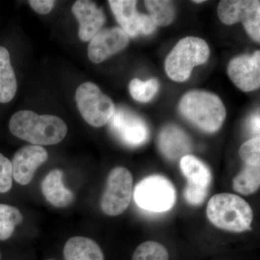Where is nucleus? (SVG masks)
<instances>
[{
  "label": "nucleus",
  "instance_id": "nucleus-1",
  "mask_svg": "<svg viewBox=\"0 0 260 260\" xmlns=\"http://www.w3.org/2000/svg\"><path fill=\"white\" fill-rule=\"evenodd\" d=\"M9 129L17 138L39 146L58 144L68 133V126L61 118L49 114L39 115L28 110L13 114Z\"/></svg>",
  "mask_w": 260,
  "mask_h": 260
},
{
  "label": "nucleus",
  "instance_id": "nucleus-2",
  "mask_svg": "<svg viewBox=\"0 0 260 260\" xmlns=\"http://www.w3.org/2000/svg\"><path fill=\"white\" fill-rule=\"evenodd\" d=\"M207 215L214 225L232 232L250 230L253 220L250 205L240 197L231 193L214 195L207 207Z\"/></svg>",
  "mask_w": 260,
  "mask_h": 260
},
{
  "label": "nucleus",
  "instance_id": "nucleus-3",
  "mask_svg": "<svg viewBox=\"0 0 260 260\" xmlns=\"http://www.w3.org/2000/svg\"><path fill=\"white\" fill-rule=\"evenodd\" d=\"M179 110L186 119L209 133L218 131L226 116L225 108L218 96L202 90L185 94L179 104Z\"/></svg>",
  "mask_w": 260,
  "mask_h": 260
},
{
  "label": "nucleus",
  "instance_id": "nucleus-4",
  "mask_svg": "<svg viewBox=\"0 0 260 260\" xmlns=\"http://www.w3.org/2000/svg\"><path fill=\"white\" fill-rule=\"evenodd\" d=\"M210 49L203 39L186 37L181 39L167 56L165 69L168 76L176 82H184L190 76L194 67L204 64Z\"/></svg>",
  "mask_w": 260,
  "mask_h": 260
},
{
  "label": "nucleus",
  "instance_id": "nucleus-5",
  "mask_svg": "<svg viewBox=\"0 0 260 260\" xmlns=\"http://www.w3.org/2000/svg\"><path fill=\"white\" fill-rule=\"evenodd\" d=\"M135 203L141 209L152 213L169 211L174 206L177 192L172 181L160 175L149 176L135 186Z\"/></svg>",
  "mask_w": 260,
  "mask_h": 260
},
{
  "label": "nucleus",
  "instance_id": "nucleus-6",
  "mask_svg": "<svg viewBox=\"0 0 260 260\" xmlns=\"http://www.w3.org/2000/svg\"><path fill=\"white\" fill-rule=\"evenodd\" d=\"M77 104L83 119L90 125L100 127L109 122L115 111L112 99L103 93L95 84H81L75 94Z\"/></svg>",
  "mask_w": 260,
  "mask_h": 260
},
{
  "label": "nucleus",
  "instance_id": "nucleus-7",
  "mask_svg": "<svg viewBox=\"0 0 260 260\" xmlns=\"http://www.w3.org/2000/svg\"><path fill=\"white\" fill-rule=\"evenodd\" d=\"M133 185V175L128 169L121 167L112 169L101 199L102 211L110 216L124 213L131 202Z\"/></svg>",
  "mask_w": 260,
  "mask_h": 260
},
{
  "label": "nucleus",
  "instance_id": "nucleus-8",
  "mask_svg": "<svg viewBox=\"0 0 260 260\" xmlns=\"http://www.w3.org/2000/svg\"><path fill=\"white\" fill-rule=\"evenodd\" d=\"M222 23L233 25L242 22L244 28L256 42L260 41V2L257 0H223L218 6Z\"/></svg>",
  "mask_w": 260,
  "mask_h": 260
},
{
  "label": "nucleus",
  "instance_id": "nucleus-9",
  "mask_svg": "<svg viewBox=\"0 0 260 260\" xmlns=\"http://www.w3.org/2000/svg\"><path fill=\"white\" fill-rule=\"evenodd\" d=\"M109 123L113 135L127 146H140L148 140L149 129L146 123L127 109H115Z\"/></svg>",
  "mask_w": 260,
  "mask_h": 260
},
{
  "label": "nucleus",
  "instance_id": "nucleus-10",
  "mask_svg": "<svg viewBox=\"0 0 260 260\" xmlns=\"http://www.w3.org/2000/svg\"><path fill=\"white\" fill-rule=\"evenodd\" d=\"M129 37L121 28L101 30L90 41L88 54L93 63L102 62L124 49L129 44Z\"/></svg>",
  "mask_w": 260,
  "mask_h": 260
},
{
  "label": "nucleus",
  "instance_id": "nucleus-11",
  "mask_svg": "<svg viewBox=\"0 0 260 260\" xmlns=\"http://www.w3.org/2000/svg\"><path fill=\"white\" fill-rule=\"evenodd\" d=\"M228 75L233 83L249 92L260 86V52L256 51L252 55H243L234 58L228 66Z\"/></svg>",
  "mask_w": 260,
  "mask_h": 260
},
{
  "label": "nucleus",
  "instance_id": "nucleus-12",
  "mask_svg": "<svg viewBox=\"0 0 260 260\" xmlns=\"http://www.w3.org/2000/svg\"><path fill=\"white\" fill-rule=\"evenodd\" d=\"M45 148L39 145H25L15 153L13 160V177L18 184L27 185L34 178L38 168L48 160Z\"/></svg>",
  "mask_w": 260,
  "mask_h": 260
},
{
  "label": "nucleus",
  "instance_id": "nucleus-13",
  "mask_svg": "<svg viewBox=\"0 0 260 260\" xmlns=\"http://www.w3.org/2000/svg\"><path fill=\"white\" fill-rule=\"evenodd\" d=\"M72 11L79 22L78 35L83 42H90L105 23L104 12L93 2L78 0L73 5Z\"/></svg>",
  "mask_w": 260,
  "mask_h": 260
},
{
  "label": "nucleus",
  "instance_id": "nucleus-14",
  "mask_svg": "<svg viewBox=\"0 0 260 260\" xmlns=\"http://www.w3.org/2000/svg\"><path fill=\"white\" fill-rule=\"evenodd\" d=\"M158 146L164 156L176 160L191 151V141L188 135L178 126H165L158 136Z\"/></svg>",
  "mask_w": 260,
  "mask_h": 260
},
{
  "label": "nucleus",
  "instance_id": "nucleus-15",
  "mask_svg": "<svg viewBox=\"0 0 260 260\" xmlns=\"http://www.w3.org/2000/svg\"><path fill=\"white\" fill-rule=\"evenodd\" d=\"M62 177L63 172L56 169L49 172L41 184L43 194L47 202L59 208L69 206L75 198L73 191L65 187Z\"/></svg>",
  "mask_w": 260,
  "mask_h": 260
},
{
  "label": "nucleus",
  "instance_id": "nucleus-16",
  "mask_svg": "<svg viewBox=\"0 0 260 260\" xmlns=\"http://www.w3.org/2000/svg\"><path fill=\"white\" fill-rule=\"evenodd\" d=\"M109 3L121 28L128 37L138 36L140 34V14L137 10V1L110 0Z\"/></svg>",
  "mask_w": 260,
  "mask_h": 260
},
{
  "label": "nucleus",
  "instance_id": "nucleus-17",
  "mask_svg": "<svg viewBox=\"0 0 260 260\" xmlns=\"http://www.w3.org/2000/svg\"><path fill=\"white\" fill-rule=\"evenodd\" d=\"M63 253L65 260H104L99 244L84 237L70 238L65 244Z\"/></svg>",
  "mask_w": 260,
  "mask_h": 260
},
{
  "label": "nucleus",
  "instance_id": "nucleus-18",
  "mask_svg": "<svg viewBox=\"0 0 260 260\" xmlns=\"http://www.w3.org/2000/svg\"><path fill=\"white\" fill-rule=\"evenodd\" d=\"M181 172L187 179L186 185L208 189L212 182L209 168L194 155H186L181 159Z\"/></svg>",
  "mask_w": 260,
  "mask_h": 260
},
{
  "label": "nucleus",
  "instance_id": "nucleus-19",
  "mask_svg": "<svg viewBox=\"0 0 260 260\" xmlns=\"http://www.w3.org/2000/svg\"><path fill=\"white\" fill-rule=\"evenodd\" d=\"M18 89L16 77L11 64L9 51L0 47V103L6 104L14 99Z\"/></svg>",
  "mask_w": 260,
  "mask_h": 260
},
{
  "label": "nucleus",
  "instance_id": "nucleus-20",
  "mask_svg": "<svg viewBox=\"0 0 260 260\" xmlns=\"http://www.w3.org/2000/svg\"><path fill=\"white\" fill-rule=\"evenodd\" d=\"M259 186L260 166L246 165L233 181L234 190L244 195L256 192Z\"/></svg>",
  "mask_w": 260,
  "mask_h": 260
},
{
  "label": "nucleus",
  "instance_id": "nucleus-21",
  "mask_svg": "<svg viewBox=\"0 0 260 260\" xmlns=\"http://www.w3.org/2000/svg\"><path fill=\"white\" fill-rule=\"evenodd\" d=\"M145 5L149 16L156 25L167 26L175 18V8L172 2L167 0H148Z\"/></svg>",
  "mask_w": 260,
  "mask_h": 260
},
{
  "label": "nucleus",
  "instance_id": "nucleus-22",
  "mask_svg": "<svg viewBox=\"0 0 260 260\" xmlns=\"http://www.w3.org/2000/svg\"><path fill=\"white\" fill-rule=\"evenodd\" d=\"M23 216L20 210L9 205L0 204V240L9 239L15 227L23 222Z\"/></svg>",
  "mask_w": 260,
  "mask_h": 260
},
{
  "label": "nucleus",
  "instance_id": "nucleus-23",
  "mask_svg": "<svg viewBox=\"0 0 260 260\" xmlns=\"http://www.w3.org/2000/svg\"><path fill=\"white\" fill-rule=\"evenodd\" d=\"M158 82L155 79L143 82L135 78L129 84L130 94L135 100L140 102H150L158 93Z\"/></svg>",
  "mask_w": 260,
  "mask_h": 260
},
{
  "label": "nucleus",
  "instance_id": "nucleus-24",
  "mask_svg": "<svg viewBox=\"0 0 260 260\" xmlns=\"http://www.w3.org/2000/svg\"><path fill=\"white\" fill-rule=\"evenodd\" d=\"M165 246L156 242H146L135 249L132 260H169Z\"/></svg>",
  "mask_w": 260,
  "mask_h": 260
},
{
  "label": "nucleus",
  "instance_id": "nucleus-25",
  "mask_svg": "<svg viewBox=\"0 0 260 260\" xmlns=\"http://www.w3.org/2000/svg\"><path fill=\"white\" fill-rule=\"evenodd\" d=\"M239 155L246 165L260 166V138L256 136L244 143Z\"/></svg>",
  "mask_w": 260,
  "mask_h": 260
},
{
  "label": "nucleus",
  "instance_id": "nucleus-26",
  "mask_svg": "<svg viewBox=\"0 0 260 260\" xmlns=\"http://www.w3.org/2000/svg\"><path fill=\"white\" fill-rule=\"evenodd\" d=\"M12 162L0 153V193H7L13 186Z\"/></svg>",
  "mask_w": 260,
  "mask_h": 260
},
{
  "label": "nucleus",
  "instance_id": "nucleus-27",
  "mask_svg": "<svg viewBox=\"0 0 260 260\" xmlns=\"http://www.w3.org/2000/svg\"><path fill=\"white\" fill-rule=\"evenodd\" d=\"M55 1L53 0H30L29 4L32 9L39 14L46 15L50 13L55 5Z\"/></svg>",
  "mask_w": 260,
  "mask_h": 260
},
{
  "label": "nucleus",
  "instance_id": "nucleus-28",
  "mask_svg": "<svg viewBox=\"0 0 260 260\" xmlns=\"http://www.w3.org/2000/svg\"><path fill=\"white\" fill-rule=\"evenodd\" d=\"M156 26L149 15L140 14V32L145 35H149L155 31Z\"/></svg>",
  "mask_w": 260,
  "mask_h": 260
},
{
  "label": "nucleus",
  "instance_id": "nucleus-29",
  "mask_svg": "<svg viewBox=\"0 0 260 260\" xmlns=\"http://www.w3.org/2000/svg\"><path fill=\"white\" fill-rule=\"evenodd\" d=\"M260 119L259 114H256V115L253 116L251 117L250 121V127L251 131L254 133V134H259V127H260Z\"/></svg>",
  "mask_w": 260,
  "mask_h": 260
},
{
  "label": "nucleus",
  "instance_id": "nucleus-30",
  "mask_svg": "<svg viewBox=\"0 0 260 260\" xmlns=\"http://www.w3.org/2000/svg\"><path fill=\"white\" fill-rule=\"evenodd\" d=\"M203 2H204V1H203V0H198V1H194V3H203Z\"/></svg>",
  "mask_w": 260,
  "mask_h": 260
},
{
  "label": "nucleus",
  "instance_id": "nucleus-31",
  "mask_svg": "<svg viewBox=\"0 0 260 260\" xmlns=\"http://www.w3.org/2000/svg\"><path fill=\"white\" fill-rule=\"evenodd\" d=\"M0 257H1V254H0Z\"/></svg>",
  "mask_w": 260,
  "mask_h": 260
},
{
  "label": "nucleus",
  "instance_id": "nucleus-32",
  "mask_svg": "<svg viewBox=\"0 0 260 260\" xmlns=\"http://www.w3.org/2000/svg\"><path fill=\"white\" fill-rule=\"evenodd\" d=\"M49 260H53V259H49Z\"/></svg>",
  "mask_w": 260,
  "mask_h": 260
}]
</instances>
